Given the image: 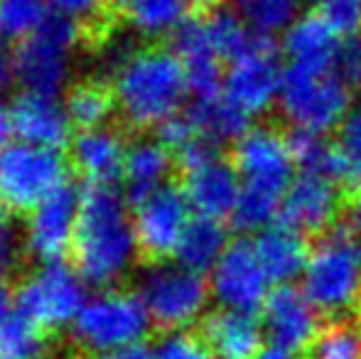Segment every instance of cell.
Instances as JSON below:
<instances>
[{"instance_id": "d4e9b609", "label": "cell", "mask_w": 361, "mask_h": 359, "mask_svg": "<svg viewBox=\"0 0 361 359\" xmlns=\"http://www.w3.org/2000/svg\"><path fill=\"white\" fill-rule=\"evenodd\" d=\"M123 15L140 35H172L192 18H202L200 0H126Z\"/></svg>"}, {"instance_id": "836d02e7", "label": "cell", "mask_w": 361, "mask_h": 359, "mask_svg": "<svg viewBox=\"0 0 361 359\" xmlns=\"http://www.w3.org/2000/svg\"><path fill=\"white\" fill-rule=\"evenodd\" d=\"M152 359H214L209 347L195 332H170L152 350Z\"/></svg>"}, {"instance_id": "f35d334b", "label": "cell", "mask_w": 361, "mask_h": 359, "mask_svg": "<svg viewBox=\"0 0 361 359\" xmlns=\"http://www.w3.org/2000/svg\"><path fill=\"white\" fill-rule=\"evenodd\" d=\"M94 359H152V350H147L143 345H133L126 347V350L104 352V355H96Z\"/></svg>"}, {"instance_id": "9a60e30c", "label": "cell", "mask_w": 361, "mask_h": 359, "mask_svg": "<svg viewBox=\"0 0 361 359\" xmlns=\"http://www.w3.org/2000/svg\"><path fill=\"white\" fill-rule=\"evenodd\" d=\"M81 195L72 185L59 187L35 212H30L25 246L39 264L62 261L72 251L79 224Z\"/></svg>"}, {"instance_id": "6da1fadb", "label": "cell", "mask_w": 361, "mask_h": 359, "mask_svg": "<svg viewBox=\"0 0 361 359\" xmlns=\"http://www.w3.org/2000/svg\"><path fill=\"white\" fill-rule=\"evenodd\" d=\"M138 249L133 214L114 185H86L72 246L74 269L96 288L118 283L133 266Z\"/></svg>"}, {"instance_id": "8992f818", "label": "cell", "mask_w": 361, "mask_h": 359, "mask_svg": "<svg viewBox=\"0 0 361 359\" xmlns=\"http://www.w3.org/2000/svg\"><path fill=\"white\" fill-rule=\"evenodd\" d=\"M150 325V312L138 293L109 291L81 308L72 332L81 347L104 355L140 345Z\"/></svg>"}, {"instance_id": "2e32d148", "label": "cell", "mask_w": 361, "mask_h": 359, "mask_svg": "<svg viewBox=\"0 0 361 359\" xmlns=\"http://www.w3.org/2000/svg\"><path fill=\"white\" fill-rule=\"evenodd\" d=\"M322 322L324 317L319 315V310L310 303L305 291L293 283H281L268 293L263 305V330L273 347L300 352L312 340Z\"/></svg>"}, {"instance_id": "f1b7e54d", "label": "cell", "mask_w": 361, "mask_h": 359, "mask_svg": "<svg viewBox=\"0 0 361 359\" xmlns=\"http://www.w3.org/2000/svg\"><path fill=\"white\" fill-rule=\"evenodd\" d=\"M47 0H0V37L25 42L47 23Z\"/></svg>"}, {"instance_id": "cb8c5ba5", "label": "cell", "mask_w": 361, "mask_h": 359, "mask_svg": "<svg viewBox=\"0 0 361 359\" xmlns=\"http://www.w3.org/2000/svg\"><path fill=\"white\" fill-rule=\"evenodd\" d=\"M228 246V226L221 219L212 217H197L190 221L187 231L182 234V241L177 246L175 264L195 273L214 271L219 259L224 256Z\"/></svg>"}, {"instance_id": "5bb4252c", "label": "cell", "mask_w": 361, "mask_h": 359, "mask_svg": "<svg viewBox=\"0 0 361 359\" xmlns=\"http://www.w3.org/2000/svg\"><path fill=\"white\" fill-rule=\"evenodd\" d=\"M266 281L268 276L258 261L253 241L238 236L226 246L212 271V293L224 308L256 315L266 305Z\"/></svg>"}, {"instance_id": "d6986e66", "label": "cell", "mask_w": 361, "mask_h": 359, "mask_svg": "<svg viewBox=\"0 0 361 359\" xmlns=\"http://www.w3.org/2000/svg\"><path fill=\"white\" fill-rule=\"evenodd\" d=\"M197 335L204 340L214 359H258L263 355V327L256 315L221 308L197 322Z\"/></svg>"}, {"instance_id": "52a82bcc", "label": "cell", "mask_w": 361, "mask_h": 359, "mask_svg": "<svg viewBox=\"0 0 361 359\" xmlns=\"http://www.w3.org/2000/svg\"><path fill=\"white\" fill-rule=\"evenodd\" d=\"M352 106V91L334 72L312 74L290 67L283 72L281 111L290 126L327 135L342 126Z\"/></svg>"}, {"instance_id": "ab89813d", "label": "cell", "mask_w": 361, "mask_h": 359, "mask_svg": "<svg viewBox=\"0 0 361 359\" xmlns=\"http://www.w3.org/2000/svg\"><path fill=\"white\" fill-rule=\"evenodd\" d=\"M10 308H13V300H10L8 291H5L3 286H0V330H3V325L10 320Z\"/></svg>"}, {"instance_id": "ac0fdd59", "label": "cell", "mask_w": 361, "mask_h": 359, "mask_svg": "<svg viewBox=\"0 0 361 359\" xmlns=\"http://www.w3.org/2000/svg\"><path fill=\"white\" fill-rule=\"evenodd\" d=\"M180 185L185 190L187 200H190L192 209L200 217H212V219H231L233 209L238 205L243 187L238 185L241 173L231 158L221 155V158L212 160V163L195 168L190 173L180 175Z\"/></svg>"}, {"instance_id": "1f68e13d", "label": "cell", "mask_w": 361, "mask_h": 359, "mask_svg": "<svg viewBox=\"0 0 361 359\" xmlns=\"http://www.w3.org/2000/svg\"><path fill=\"white\" fill-rule=\"evenodd\" d=\"M238 15L256 32H276L295 15V0H233Z\"/></svg>"}, {"instance_id": "83f0119b", "label": "cell", "mask_w": 361, "mask_h": 359, "mask_svg": "<svg viewBox=\"0 0 361 359\" xmlns=\"http://www.w3.org/2000/svg\"><path fill=\"white\" fill-rule=\"evenodd\" d=\"M288 190L268 182H246L238 197V205L231 214V226L236 231H251L276 219L281 212V202Z\"/></svg>"}, {"instance_id": "7402d4cb", "label": "cell", "mask_w": 361, "mask_h": 359, "mask_svg": "<svg viewBox=\"0 0 361 359\" xmlns=\"http://www.w3.org/2000/svg\"><path fill=\"white\" fill-rule=\"evenodd\" d=\"M258 261H261L266 276L273 283H288L307 266L312 256V241L300 231L288 226L273 224L271 229H263L253 241Z\"/></svg>"}, {"instance_id": "3957f363", "label": "cell", "mask_w": 361, "mask_h": 359, "mask_svg": "<svg viewBox=\"0 0 361 359\" xmlns=\"http://www.w3.org/2000/svg\"><path fill=\"white\" fill-rule=\"evenodd\" d=\"M305 296L324 320L347 315L361 293V246L352 214L322 239L312 241V256L305 269Z\"/></svg>"}, {"instance_id": "e0dca14e", "label": "cell", "mask_w": 361, "mask_h": 359, "mask_svg": "<svg viewBox=\"0 0 361 359\" xmlns=\"http://www.w3.org/2000/svg\"><path fill=\"white\" fill-rule=\"evenodd\" d=\"M8 118L15 138L39 148L59 150L72 135V118L57 96L23 91L10 106Z\"/></svg>"}, {"instance_id": "8fae6325", "label": "cell", "mask_w": 361, "mask_h": 359, "mask_svg": "<svg viewBox=\"0 0 361 359\" xmlns=\"http://www.w3.org/2000/svg\"><path fill=\"white\" fill-rule=\"evenodd\" d=\"M192 205L180 182H167L133 205V224L138 249L145 261L167 264L175 259L182 234L190 226Z\"/></svg>"}, {"instance_id": "7a4b0ae2", "label": "cell", "mask_w": 361, "mask_h": 359, "mask_svg": "<svg viewBox=\"0 0 361 359\" xmlns=\"http://www.w3.org/2000/svg\"><path fill=\"white\" fill-rule=\"evenodd\" d=\"M114 96L121 118L130 128H160L182 111L190 94L187 72L172 47L145 44L114 64Z\"/></svg>"}, {"instance_id": "484cf974", "label": "cell", "mask_w": 361, "mask_h": 359, "mask_svg": "<svg viewBox=\"0 0 361 359\" xmlns=\"http://www.w3.org/2000/svg\"><path fill=\"white\" fill-rule=\"evenodd\" d=\"M300 359H361V322L354 315L324 320L300 350Z\"/></svg>"}, {"instance_id": "603a6c76", "label": "cell", "mask_w": 361, "mask_h": 359, "mask_svg": "<svg viewBox=\"0 0 361 359\" xmlns=\"http://www.w3.org/2000/svg\"><path fill=\"white\" fill-rule=\"evenodd\" d=\"M172 170H177V160L170 153V148H165L160 140H138L130 145L123 168L126 192H128L130 205L167 185Z\"/></svg>"}, {"instance_id": "60d3db41", "label": "cell", "mask_w": 361, "mask_h": 359, "mask_svg": "<svg viewBox=\"0 0 361 359\" xmlns=\"http://www.w3.org/2000/svg\"><path fill=\"white\" fill-rule=\"evenodd\" d=\"M10 133V118H8V111H3L0 106V148L5 145V135Z\"/></svg>"}, {"instance_id": "ffe728a7", "label": "cell", "mask_w": 361, "mask_h": 359, "mask_svg": "<svg viewBox=\"0 0 361 359\" xmlns=\"http://www.w3.org/2000/svg\"><path fill=\"white\" fill-rule=\"evenodd\" d=\"M126 155L123 135L109 126L81 130L72 140V165L89 185H114L123 178Z\"/></svg>"}, {"instance_id": "e575fe53", "label": "cell", "mask_w": 361, "mask_h": 359, "mask_svg": "<svg viewBox=\"0 0 361 359\" xmlns=\"http://www.w3.org/2000/svg\"><path fill=\"white\" fill-rule=\"evenodd\" d=\"M332 69L344 82V87L352 91V96H361V35L339 44Z\"/></svg>"}, {"instance_id": "f546056e", "label": "cell", "mask_w": 361, "mask_h": 359, "mask_svg": "<svg viewBox=\"0 0 361 359\" xmlns=\"http://www.w3.org/2000/svg\"><path fill=\"white\" fill-rule=\"evenodd\" d=\"M44 332L15 312L0 330V359H39Z\"/></svg>"}, {"instance_id": "5b68a950", "label": "cell", "mask_w": 361, "mask_h": 359, "mask_svg": "<svg viewBox=\"0 0 361 359\" xmlns=\"http://www.w3.org/2000/svg\"><path fill=\"white\" fill-rule=\"evenodd\" d=\"M84 278L64 261L42 264L15 286V312L37 325L42 332L74 325L86 305Z\"/></svg>"}, {"instance_id": "30bf717a", "label": "cell", "mask_w": 361, "mask_h": 359, "mask_svg": "<svg viewBox=\"0 0 361 359\" xmlns=\"http://www.w3.org/2000/svg\"><path fill=\"white\" fill-rule=\"evenodd\" d=\"M354 209L352 185H337L317 175H302L290 182L276 224L300 231L310 241L322 239Z\"/></svg>"}, {"instance_id": "4dcf8cb0", "label": "cell", "mask_w": 361, "mask_h": 359, "mask_svg": "<svg viewBox=\"0 0 361 359\" xmlns=\"http://www.w3.org/2000/svg\"><path fill=\"white\" fill-rule=\"evenodd\" d=\"M109 0H47L54 15L74 20L84 30L86 42H104L109 35V15H106Z\"/></svg>"}, {"instance_id": "ee69618b", "label": "cell", "mask_w": 361, "mask_h": 359, "mask_svg": "<svg viewBox=\"0 0 361 359\" xmlns=\"http://www.w3.org/2000/svg\"><path fill=\"white\" fill-rule=\"evenodd\" d=\"M352 200H354V207L361 205V178L352 185Z\"/></svg>"}, {"instance_id": "4316f807", "label": "cell", "mask_w": 361, "mask_h": 359, "mask_svg": "<svg viewBox=\"0 0 361 359\" xmlns=\"http://www.w3.org/2000/svg\"><path fill=\"white\" fill-rule=\"evenodd\" d=\"M72 126L81 130L101 128L116 109V96L114 87L101 82H79L69 89L67 101H64Z\"/></svg>"}, {"instance_id": "7c38bea8", "label": "cell", "mask_w": 361, "mask_h": 359, "mask_svg": "<svg viewBox=\"0 0 361 359\" xmlns=\"http://www.w3.org/2000/svg\"><path fill=\"white\" fill-rule=\"evenodd\" d=\"M228 158L248 182H268L288 190L298 168L288 143V121L281 114L263 116L261 123L228 148Z\"/></svg>"}, {"instance_id": "277c9868", "label": "cell", "mask_w": 361, "mask_h": 359, "mask_svg": "<svg viewBox=\"0 0 361 359\" xmlns=\"http://www.w3.org/2000/svg\"><path fill=\"white\" fill-rule=\"evenodd\" d=\"M64 185L67 160L59 150L39 148L23 140L0 148V207L8 212H35Z\"/></svg>"}, {"instance_id": "44dd1931", "label": "cell", "mask_w": 361, "mask_h": 359, "mask_svg": "<svg viewBox=\"0 0 361 359\" xmlns=\"http://www.w3.org/2000/svg\"><path fill=\"white\" fill-rule=\"evenodd\" d=\"M283 49L290 57V67L327 74L339 52V35L312 8L290 28Z\"/></svg>"}, {"instance_id": "9c48e42d", "label": "cell", "mask_w": 361, "mask_h": 359, "mask_svg": "<svg viewBox=\"0 0 361 359\" xmlns=\"http://www.w3.org/2000/svg\"><path fill=\"white\" fill-rule=\"evenodd\" d=\"M84 30L74 20L49 15L47 23L15 47V79L25 91L54 96L67 82L69 59Z\"/></svg>"}, {"instance_id": "d6a6232c", "label": "cell", "mask_w": 361, "mask_h": 359, "mask_svg": "<svg viewBox=\"0 0 361 359\" xmlns=\"http://www.w3.org/2000/svg\"><path fill=\"white\" fill-rule=\"evenodd\" d=\"M314 10L337 35H361V0H317Z\"/></svg>"}, {"instance_id": "b9f144b4", "label": "cell", "mask_w": 361, "mask_h": 359, "mask_svg": "<svg viewBox=\"0 0 361 359\" xmlns=\"http://www.w3.org/2000/svg\"><path fill=\"white\" fill-rule=\"evenodd\" d=\"M258 359H293V357H290V352L281 350V347H271V350H263V355Z\"/></svg>"}, {"instance_id": "7bdbcfd3", "label": "cell", "mask_w": 361, "mask_h": 359, "mask_svg": "<svg viewBox=\"0 0 361 359\" xmlns=\"http://www.w3.org/2000/svg\"><path fill=\"white\" fill-rule=\"evenodd\" d=\"M352 226H354V234H357V241L361 246V205L352 209Z\"/></svg>"}, {"instance_id": "4fadbf2b", "label": "cell", "mask_w": 361, "mask_h": 359, "mask_svg": "<svg viewBox=\"0 0 361 359\" xmlns=\"http://www.w3.org/2000/svg\"><path fill=\"white\" fill-rule=\"evenodd\" d=\"M281 84V47L273 35L258 32L251 52L228 67L224 96L241 106L248 116L263 114Z\"/></svg>"}, {"instance_id": "f6af8a7d", "label": "cell", "mask_w": 361, "mask_h": 359, "mask_svg": "<svg viewBox=\"0 0 361 359\" xmlns=\"http://www.w3.org/2000/svg\"><path fill=\"white\" fill-rule=\"evenodd\" d=\"M109 3H118V5H123V3H126V0H109Z\"/></svg>"}, {"instance_id": "8d00e7d4", "label": "cell", "mask_w": 361, "mask_h": 359, "mask_svg": "<svg viewBox=\"0 0 361 359\" xmlns=\"http://www.w3.org/2000/svg\"><path fill=\"white\" fill-rule=\"evenodd\" d=\"M15 226L10 221V212L0 207V286H3L5 276L13 269L15 259Z\"/></svg>"}, {"instance_id": "ba28073f", "label": "cell", "mask_w": 361, "mask_h": 359, "mask_svg": "<svg viewBox=\"0 0 361 359\" xmlns=\"http://www.w3.org/2000/svg\"><path fill=\"white\" fill-rule=\"evenodd\" d=\"M212 281L180 264H155L140 281V293L150 320L162 332H182L202 320Z\"/></svg>"}, {"instance_id": "74e56055", "label": "cell", "mask_w": 361, "mask_h": 359, "mask_svg": "<svg viewBox=\"0 0 361 359\" xmlns=\"http://www.w3.org/2000/svg\"><path fill=\"white\" fill-rule=\"evenodd\" d=\"M15 79V49H8L5 39L0 37V89Z\"/></svg>"}, {"instance_id": "d590c367", "label": "cell", "mask_w": 361, "mask_h": 359, "mask_svg": "<svg viewBox=\"0 0 361 359\" xmlns=\"http://www.w3.org/2000/svg\"><path fill=\"white\" fill-rule=\"evenodd\" d=\"M334 140L352 163L357 180L361 178V109L352 111L347 118L342 121L337 130H334Z\"/></svg>"}]
</instances>
